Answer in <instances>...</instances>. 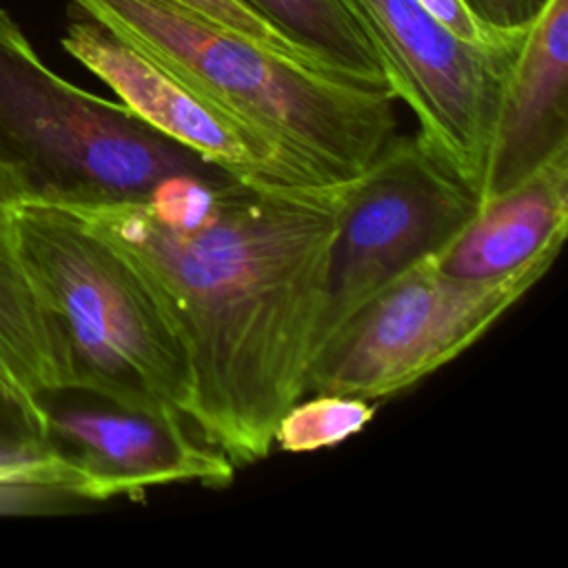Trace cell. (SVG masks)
Returning <instances> with one entry per match:
<instances>
[{"label":"cell","instance_id":"cell-1","mask_svg":"<svg viewBox=\"0 0 568 568\" xmlns=\"http://www.w3.org/2000/svg\"><path fill=\"white\" fill-rule=\"evenodd\" d=\"M348 186L180 175L144 202L64 206L171 317L195 375V430L237 468L271 455L277 419L308 393Z\"/></svg>","mask_w":568,"mask_h":568},{"label":"cell","instance_id":"cell-2","mask_svg":"<svg viewBox=\"0 0 568 568\" xmlns=\"http://www.w3.org/2000/svg\"><path fill=\"white\" fill-rule=\"evenodd\" d=\"M324 184L362 175L397 135L390 89L282 55L171 0H71Z\"/></svg>","mask_w":568,"mask_h":568},{"label":"cell","instance_id":"cell-3","mask_svg":"<svg viewBox=\"0 0 568 568\" xmlns=\"http://www.w3.org/2000/svg\"><path fill=\"white\" fill-rule=\"evenodd\" d=\"M9 224L58 326L69 390L195 428L189 353L138 271L64 206L24 197Z\"/></svg>","mask_w":568,"mask_h":568},{"label":"cell","instance_id":"cell-4","mask_svg":"<svg viewBox=\"0 0 568 568\" xmlns=\"http://www.w3.org/2000/svg\"><path fill=\"white\" fill-rule=\"evenodd\" d=\"M0 151L18 166L27 197L58 206L144 202L171 178L229 175L122 102L53 73L2 7Z\"/></svg>","mask_w":568,"mask_h":568},{"label":"cell","instance_id":"cell-5","mask_svg":"<svg viewBox=\"0 0 568 568\" xmlns=\"http://www.w3.org/2000/svg\"><path fill=\"white\" fill-rule=\"evenodd\" d=\"M546 253L493 280H457L430 257L366 300L320 346L308 393L384 399L479 342L555 264Z\"/></svg>","mask_w":568,"mask_h":568},{"label":"cell","instance_id":"cell-6","mask_svg":"<svg viewBox=\"0 0 568 568\" xmlns=\"http://www.w3.org/2000/svg\"><path fill=\"white\" fill-rule=\"evenodd\" d=\"M373 47L419 142L477 197L497 104L519 42L468 44L417 0H335ZM524 38V36H521Z\"/></svg>","mask_w":568,"mask_h":568},{"label":"cell","instance_id":"cell-7","mask_svg":"<svg viewBox=\"0 0 568 568\" xmlns=\"http://www.w3.org/2000/svg\"><path fill=\"white\" fill-rule=\"evenodd\" d=\"M475 209L477 197L417 135H395L348 186L322 344L390 280L439 251Z\"/></svg>","mask_w":568,"mask_h":568},{"label":"cell","instance_id":"cell-8","mask_svg":"<svg viewBox=\"0 0 568 568\" xmlns=\"http://www.w3.org/2000/svg\"><path fill=\"white\" fill-rule=\"evenodd\" d=\"M62 47L109 84L140 120L224 173L255 184L339 186L300 169L257 131L191 91L104 24L91 18L71 22Z\"/></svg>","mask_w":568,"mask_h":568},{"label":"cell","instance_id":"cell-9","mask_svg":"<svg viewBox=\"0 0 568 568\" xmlns=\"http://www.w3.org/2000/svg\"><path fill=\"white\" fill-rule=\"evenodd\" d=\"M49 439L67 450L84 477L87 501L140 499L171 484L226 488L237 466L189 426L131 410H64L49 417Z\"/></svg>","mask_w":568,"mask_h":568},{"label":"cell","instance_id":"cell-10","mask_svg":"<svg viewBox=\"0 0 568 568\" xmlns=\"http://www.w3.org/2000/svg\"><path fill=\"white\" fill-rule=\"evenodd\" d=\"M568 153V0H548L508 67L477 204Z\"/></svg>","mask_w":568,"mask_h":568},{"label":"cell","instance_id":"cell-11","mask_svg":"<svg viewBox=\"0 0 568 568\" xmlns=\"http://www.w3.org/2000/svg\"><path fill=\"white\" fill-rule=\"evenodd\" d=\"M568 233V153L517 186L477 204L464 226L430 255L457 280H493L546 253H559Z\"/></svg>","mask_w":568,"mask_h":568},{"label":"cell","instance_id":"cell-12","mask_svg":"<svg viewBox=\"0 0 568 568\" xmlns=\"http://www.w3.org/2000/svg\"><path fill=\"white\" fill-rule=\"evenodd\" d=\"M69 390L58 326L44 306L13 237L0 222V404L27 433L49 439L47 399Z\"/></svg>","mask_w":568,"mask_h":568},{"label":"cell","instance_id":"cell-13","mask_svg":"<svg viewBox=\"0 0 568 568\" xmlns=\"http://www.w3.org/2000/svg\"><path fill=\"white\" fill-rule=\"evenodd\" d=\"M326 71L375 89H388L382 64L335 0H246Z\"/></svg>","mask_w":568,"mask_h":568},{"label":"cell","instance_id":"cell-14","mask_svg":"<svg viewBox=\"0 0 568 568\" xmlns=\"http://www.w3.org/2000/svg\"><path fill=\"white\" fill-rule=\"evenodd\" d=\"M71 501H87L73 457L18 424H0V510H42Z\"/></svg>","mask_w":568,"mask_h":568},{"label":"cell","instance_id":"cell-15","mask_svg":"<svg viewBox=\"0 0 568 568\" xmlns=\"http://www.w3.org/2000/svg\"><path fill=\"white\" fill-rule=\"evenodd\" d=\"M371 399L337 393H315L297 399L275 424L273 446L286 453H313L337 446L362 433L375 417Z\"/></svg>","mask_w":568,"mask_h":568},{"label":"cell","instance_id":"cell-16","mask_svg":"<svg viewBox=\"0 0 568 568\" xmlns=\"http://www.w3.org/2000/svg\"><path fill=\"white\" fill-rule=\"evenodd\" d=\"M171 2L202 16L209 22L231 29L253 42H260L282 55H288V58L311 64L320 71H326L320 62H315L304 49H300L293 40H288L271 20H266L246 0H171ZM326 73H331V71H326ZM331 75H335V73H331Z\"/></svg>","mask_w":568,"mask_h":568},{"label":"cell","instance_id":"cell-17","mask_svg":"<svg viewBox=\"0 0 568 568\" xmlns=\"http://www.w3.org/2000/svg\"><path fill=\"white\" fill-rule=\"evenodd\" d=\"M435 20L468 44L479 47H508L521 40L524 31H495L477 22L462 0H417Z\"/></svg>","mask_w":568,"mask_h":568},{"label":"cell","instance_id":"cell-18","mask_svg":"<svg viewBox=\"0 0 568 568\" xmlns=\"http://www.w3.org/2000/svg\"><path fill=\"white\" fill-rule=\"evenodd\" d=\"M468 13L495 31L526 29L548 4V0H462Z\"/></svg>","mask_w":568,"mask_h":568},{"label":"cell","instance_id":"cell-19","mask_svg":"<svg viewBox=\"0 0 568 568\" xmlns=\"http://www.w3.org/2000/svg\"><path fill=\"white\" fill-rule=\"evenodd\" d=\"M27 197V184L18 166L0 151V222H7L11 211Z\"/></svg>","mask_w":568,"mask_h":568}]
</instances>
